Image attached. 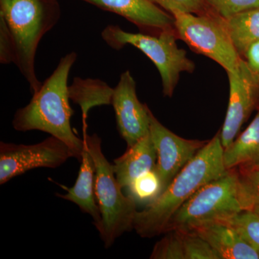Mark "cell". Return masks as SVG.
<instances>
[{
  "mask_svg": "<svg viewBox=\"0 0 259 259\" xmlns=\"http://www.w3.org/2000/svg\"><path fill=\"white\" fill-rule=\"evenodd\" d=\"M238 171L223 176L199 189L174 214L166 233L174 230L190 231L211 222H221L242 212L238 197Z\"/></svg>",
  "mask_w": 259,
  "mask_h": 259,
  "instance_id": "6",
  "label": "cell"
},
{
  "mask_svg": "<svg viewBox=\"0 0 259 259\" xmlns=\"http://www.w3.org/2000/svg\"><path fill=\"white\" fill-rule=\"evenodd\" d=\"M228 73L230 97L226 120L221 132L223 148L234 141L242 125L259 108V76L241 58L236 72Z\"/></svg>",
  "mask_w": 259,
  "mask_h": 259,
  "instance_id": "9",
  "label": "cell"
},
{
  "mask_svg": "<svg viewBox=\"0 0 259 259\" xmlns=\"http://www.w3.org/2000/svg\"><path fill=\"white\" fill-rule=\"evenodd\" d=\"M151 253V259H221L220 255L194 232L174 230L166 233Z\"/></svg>",
  "mask_w": 259,
  "mask_h": 259,
  "instance_id": "14",
  "label": "cell"
},
{
  "mask_svg": "<svg viewBox=\"0 0 259 259\" xmlns=\"http://www.w3.org/2000/svg\"><path fill=\"white\" fill-rule=\"evenodd\" d=\"M177 36L195 52L207 56L226 69L236 72L241 57L237 52L221 17L211 11L175 15Z\"/></svg>",
  "mask_w": 259,
  "mask_h": 259,
  "instance_id": "7",
  "label": "cell"
},
{
  "mask_svg": "<svg viewBox=\"0 0 259 259\" xmlns=\"http://www.w3.org/2000/svg\"><path fill=\"white\" fill-rule=\"evenodd\" d=\"M221 20L233 47L239 56L244 58L250 46L259 40V8Z\"/></svg>",
  "mask_w": 259,
  "mask_h": 259,
  "instance_id": "18",
  "label": "cell"
},
{
  "mask_svg": "<svg viewBox=\"0 0 259 259\" xmlns=\"http://www.w3.org/2000/svg\"><path fill=\"white\" fill-rule=\"evenodd\" d=\"M227 170L259 167V108L251 123L228 147L224 148Z\"/></svg>",
  "mask_w": 259,
  "mask_h": 259,
  "instance_id": "17",
  "label": "cell"
},
{
  "mask_svg": "<svg viewBox=\"0 0 259 259\" xmlns=\"http://www.w3.org/2000/svg\"><path fill=\"white\" fill-rule=\"evenodd\" d=\"M127 195L137 204L152 203L162 194L161 178L156 168L146 172L133 181L127 187Z\"/></svg>",
  "mask_w": 259,
  "mask_h": 259,
  "instance_id": "21",
  "label": "cell"
},
{
  "mask_svg": "<svg viewBox=\"0 0 259 259\" xmlns=\"http://www.w3.org/2000/svg\"><path fill=\"white\" fill-rule=\"evenodd\" d=\"M77 59L71 52L61 58L52 74L42 83L28 105L15 112L13 126L15 131H40L64 141L81 162L84 141L79 139L71 126L72 109L69 104L70 71Z\"/></svg>",
  "mask_w": 259,
  "mask_h": 259,
  "instance_id": "2",
  "label": "cell"
},
{
  "mask_svg": "<svg viewBox=\"0 0 259 259\" xmlns=\"http://www.w3.org/2000/svg\"><path fill=\"white\" fill-rule=\"evenodd\" d=\"M75 155L64 141L51 136L32 145L0 143V184L36 168H56Z\"/></svg>",
  "mask_w": 259,
  "mask_h": 259,
  "instance_id": "8",
  "label": "cell"
},
{
  "mask_svg": "<svg viewBox=\"0 0 259 259\" xmlns=\"http://www.w3.org/2000/svg\"><path fill=\"white\" fill-rule=\"evenodd\" d=\"M175 16L180 13L201 14L209 11L203 0H149Z\"/></svg>",
  "mask_w": 259,
  "mask_h": 259,
  "instance_id": "24",
  "label": "cell"
},
{
  "mask_svg": "<svg viewBox=\"0 0 259 259\" xmlns=\"http://www.w3.org/2000/svg\"><path fill=\"white\" fill-rule=\"evenodd\" d=\"M240 233L248 243L259 250V215L243 210L233 217L221 221Z\"/></svg>",
  "mask_w": 259,
  "mask_h": 259,
  "instance_id": "22",
  "label": "cell"
},
{
  "mask_svg": "<svg viewBox=\"0 0 259 259\" xmlns=\"http://www.w3.org/2000/svg\"><path fill=\"white\" fill-rule=\"evenodd\" d=\"M224 148L218 132L175 177L171 183L152 203L137 211L134 229L143 238L166 233L174 214L204 185L223 176Z\"/></svg>",
  "mask_w": 259,
  "mask_h": 259,
  "instance_id": "1",
  "label": "cell"
},
{
  "mask_svg": "<svg viewBox=\"0 0 259 259\" xmlns=\"http://www.w3.org/2000/svg\"><path fill=\"white\" fill-rule=\"evenodd\" d=\"M113 90L100 79L76 77L69 87V98L81 107L85 122L89 111L93 107L112 105Z\"/></svg>",
  "mask_w": 259,
  "mask_h": 259,
  "instance_id": "19",
  "label": "cell"
},
{
  "mask_svg": "<svg viewBox=\"0 0 259 259\" xmlns=\"http://www.w3.org/2000/svg\"><path fill=\"white\" fill-rule=\"evenodd\" d=\"M102 39L107 45L120 50L127 45L142 51L157 68L161 75L164 96L171 97L182 72L192 73L195 65L187 52L177 46L175 28L162 30L156 35L126 32L118 25H107L102 30Z\"/></svg>",
  "mask_w": 259,
  "mask_h": 259,
  "instance_id": "5",
  "label": "cell"
},
{
  "mask_svg": "<svg viewBox=\"0 0 259 259\" xmlns=\"http://www.w3.org/2000/svg\"><path fill=\"white\" fill-rule=\"evenodd\" d=\"M83 141L95 162V197L102 216L99 233L107 248L113 245L117 238L134 228L137 203L122 192L112 164L102 152L100 138L97 134H87L84 131Z\"/></svg>",
  "mask_w": 259,
  "mask_h": 259,
  "instance_id": "4",
  "label": "cell"
},
{
  "mask_svg": "<svg viewBox=\"0 0 259 259\" xmlns=\"http://www.w3.org/2000/svg\"><path fill=\"white\" fill-rule=\"evenodd\" d=\"M157 153L151 135H146L127 151L114 160V172L122 189H126L133 181L156 168Z\"/></svg>",
  "mask_w": 259,
  "mask_h": 259,
  "instance_id": "15",
  "label": "cell"
},
{
  "mask_svg": "<svg viewBox=\"0 0 259 259\" xmlns=\"http://www.w3.org/2000/svg\"><path fill=\"white\" fill-rule=\"evenodd\" d=\"M100 9L123 17L144 33L156 35L175 28V18L149 0H83Z\"/></svg>",
  "mask_w": 259,
  "mask_h": 259,
  "instance_id": "12",
  "label": "cell"
},
{
  "mask_svg": "<svg viewBox=\"0 0 259 259\" xmlns=\"http://www.w3.org/2000/svg\"><path fill=\"white\" fill-rule=\"evenodd\" d=\"M243 59L252 71L259 76V40L250 46Z\"/></svg>",
  "mask_w": 259,
  "mask_h": 259,
  "instance_id": "26",
  "label": "cell"
},
{
  "mask_svg": "<svg viewBox=\"0 0 259 259\" xmlns=\"http://www.w3.org/2000/svg\"><path fill=\"white\" fill-rule=\"evenodd\" d=\"M190 231L207 242L221 259H259V250L225 223H204Z\"/></svg>",
  "mask_w": 259,
  "mask_h": 259,
  "instance_id": "13",
  "label": "cell"
},
{
  "mask_svg": "<svg viewBox=\"0 0 259 259\" xmlns=\"http://www.w3.org/2000/svg\"><path fill=\"white\" fill-rule=\"evenodd\" d=\"M112 105L115 110L117 128L127 148L149 134L150 109L139 101L136 82L129 71L121 74L114 88Z\"/></svg>",
  "mask_w": 259,
  "mask_h": 259,
  "instance_id": "11",
  "label": "cell"
},
{
  "mask_svg": "<svg viewBox=\"0 0 259 259\" xmlns=\"http://www.w3.org/2000/svg\"><path fill=\"white\" fill-rule=\"evenodd\" d=\"M237 171L238 197L241 208L259 215V167Z\"/></svg>",
  "mask_w": 259,
  "mask_h": 259,
  "instance_id": "20",
  "label": "cell"
},
{
  "mask_svg": "<svg viewBox=\"0 0 259 259\" xmlns=\"http://www.w3.org/2000/svg\"><path fill=\"white\" fill-rule=\"evenodd\" d=\"M95 164L87 148L83 149L81 166L74 185L66 188V194H56L57 197L76 204L83 212L93 218L97 231L102 226V216L96 202L95 192Z\"/></svg>",
  "mask_w": 259,
  "mask_h": 259,
  "instance_id": "16",
  "label": "cell"
},
{
  "mask_svg": "<svg viewBox=\"0 0 259 259\" xmlns=\"http://www.w3.org/2000/svg\"><path fill=\"white\" fill-rule=\"evenodd\" d=\"M0 16L9 28L15 44V60L32 94L42 83L37 79L35 59L39 42L59 21L54 0H0Z\"/></svg>",
  "mask_w": 259,
  "mask_h": 259,
  "instance_id": "3",
  "label": "cell"
},
{
  "mask_svg": "<svg viewBox=\"0 0 259 259\" xmlns=\"http://www.w3.org/2000/svg\"><path fill=\"white\" fill-rule=\"evenodd\" d=\"M209 11L223 19L259 8V0H203Z\"/></svg>",
  "mask_w": 259,
  "mask_h": 259,
  "instance_id": "23",
  "label": "cell"
},
{
  "mask_svg": "<svg viewBox=\"0 0 259 259\" xmlns=\"http://www.w3.org/2000/svg\"><path fill=\"white\" fill-rule=\"evenodd\" d=\"M15 49L13 36L6 22L0 16V62L2 64L15 63Z\"/></svg>",
  "mask_w": 259,
  "mask_h": 259,
  "instance_id": "25",
  "label": "cell"
},
{
  "mask_svg": "<svg viewBox=\"0 0 259 259\" xmlns=\"http://www.w3.org/2000/svg\"><path fill=\"white\" fill-rule=\"evenodd\" d=\"M149 117L150 135L157 153L156 168L161 178L163 193L208 141L181 138L162 125L151 110Z\"/></svg>",
  "mask_w": 259,
  "mask_h": 259,
  "instance_id": "10",
  "label": "cell"
}]
</instances>
